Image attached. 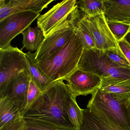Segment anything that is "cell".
<instances>
[{
    "instance_id": "6da1fadb",
    "label": "cell",
    "mask_w": 130,
    "mask_h": 130,
    "mask_svg": "<svg viewBox=\"0 0 130 130\" xmlns=\"http://www.w3.org/2000/svg\"><path fill=\"white\" fill-rule=\"evenodd\" d=\"M71 94L63 80L55 81L41 92L22 117L26 121L75 130L68 119L66 110L67 102Z\"/></svg>"
},
{
    "instance_id": "7a4b0ae2",
    "label": "cell",
    "mask_w": 130,
    "mask_h": 130,
    "mask_svg": "<svg viewBox=\"0 0 130 130\" xmlns=\"http://www.w3.org/2000/svg\"><path fill=\"white\" fill-rule=\"evenodd\" d=\"M84 48L76 33L59 50L38 61L39 68L52 83L65 79L78 68Z\"/></svg>"
},
{
    "instance_id": "3957f363",
    "label": "cell",
    "mask_w": 130,
    "mask_h": 130,
    "mask_svg": "<svg viewBox=\"0 0 130 130\" xmlns=\"http://www.w3.org/2000/svg\"><path fill=\"white\" fill-rule=\"evenodd\" d=\"M78 68L95 74L102 78L130 79V70L119 67L103 51L96 48L84 49Z\"/></svg>"
},
{
    "instance_id": "277c9868",
    "label": "cell",
    "mask_w": 130,
    "mask_h": 130,
    "mask_svg": "<svg viewBox=\"0 0 130 130\" xmlns=\"http://www.w3.org/2000/svg\"><path fill=\"white\" fill-rule=\"evenodd\" d=\"M25 54L12 46L0 49V94L21 73L29 71Z\"/></svg>"
},
{
    "instance_id": "5b68a950",
    "label": "cell",
    "mask_w": 130,
    "mask_h": 130,
    "mask_svg": "<svg viewBox=\"0 0 130 130\" xmlns=\"http://www.w3.org/2000/svg\"><path fill=\"white\" fill-rule=\"evenodd\" d=\"M40 15L32 11L17 13L0 22V49L11 46V41Z\"/></svg>"
},
{
    "instance_id": "8992f818",
    "label": "cell",
    "mask_w": 130,
    "mask_h": 130,
    "mask_svg": "<svg viewBox=\"0 0 130 130\" xmlns=\"http://www.w3.org/2000/svg\"><path fill=\"white\" fill-rule=\"evenodd\" d=\"M76 0H65L55 5L47 12L38 17V26L46 37L55 29L71 18L78 9Z\"/></svg>"
},
{
    "instance_id": "52a82bcc",
    "label": "cell",
    "mask_w": 130,
    "mask_h": 130,
    "mask_svg": "<svg viewBox=\"0 0 130 130\" xmlns=\"http://www.w3.org/2000/svg\"><path fill=\"white\" fill-rule=\"evenodd\" d=\"M74 13L69 20L59 26L45 37L35 53L37 61L45 60L50 57L63 47L74 34L75 31L72 23V18Z\"/></svg>"
},
{
    "instance_id": "ba28073f",
    "label": "cell",
    "mask_w": 130,
    "mask_h": 130,
    "mask_svg": "<svg viewBox=\"0 0 130 130\" xmlns=\"http://www.w3.org/2000/svg\"><path fill=\"white\" fill-rule=\"evenodd\" d=\"M89 103L105 112L116 123L124 130H130V122L123 105L112 94L103 92L99 89L92 94Z\"/></svg>"
},
{
    "instance_id": "9c48e42d",
    "label": "cell",
    "mask_w": 130,
    "mask_h": 130,
    "mask_svg": "<svg viewBox=\"0 0 130 130\" xmlns=\"http://www.w3.org/2000/svg\"><path fill=\"white\" fill-rule=\"evenodd\" d=\"M91 32L96 48L104 51L111 47H118V43L111 32L104 14L94 17H82Z\"/></svg>"
},
{
    "instance_id": "30bf717a",
    "label": "cell",
    "mask_w": 130,
    "mask_h": 130,
    "mask_svg": "<svg viewBox=\"0 0 130 130\" xmlns=\"http://www.w3.org/2000/svg\"><path fill=\"white\" fill-rule=\"evenodd\" d=\"M64 80L72 95L86 96L92 94L100 88L102 77L90 72L81 70L78 68Z\"/></svg>"
},
{
    "instance_id": "8fae6325",
    "label": "cell",
    "mask_w": 130,
    "mask_h": 130,
    "mask_svg": "<svg viewBox=\"0 0 130 130\" xmlns=\"http://www.w3.org/2000/svg\"><path fill=\"white\" fill-rule=\"evenodd\" d=\"M79 130H124L105 112L88 103Z\"/></svg>"
},
{
    "instance_id": "7c38bea8",
    "label": "cell",
    "mask_w": 130,
    "mask_h": 130,
    "mask_svg": "<svg viewBox=\"0 0 130 130\" xmlns=\"http://www.w3.org/2000/svg\"><path fill=\"white\" fill-rule=\"evenodd\" d=\"M55 0H0V22L17 13L32 11L38 13L47 8Z\"/></svg>"
},
{
    "instance_id": "4fadbf2b",
    "label": "cell",
    "mask_w": 130,
    "mask_h": 130,
    "mask_svg": "<svg viewBox=\"0 0 130 130\" xmlns=\"http://www.w3.org/2000/svg\"><path fill=\"white\" fill-rule=\"evenodd\" d=\"M31 80L29 71H23L11 81L4 92L0 94V96H7L19 104L22 109V115L25 106Z\"/></svg>"
},
{
    "instance_id": "5bb4252c",
    "label": "cell",
    "mask_w": 130,
    "mask_h": 130,
    "mask_svg": "<svg viewBox=\"0 0 130 130\" xmlns=\"http://www.w3.org/2000/svg\"><path fill=\"white\" fill-rule=\"evenodd\" d=\"M99 89L103 92L112 94L122 105L130 101V79L102 77Z\"/></svg>"
},
{
    "instance_id": "9a60e30c",
    "label": "cell",
    "mask_w": 130,
    "mask_h": 130,
    "mask_svg": "<svg viewBox=\"0 0 130 130\" xmlns=\"http://www.w3.org/2000/svg\"><path fill=\"white\" fill-rule=\"evenodd\" d=\"M106 20L130 24V0H105Z\"/></svg>"
},
{
    "instance_id": "2e32d148",
    "label": "cell",
    "mask_w": 130,
    "mask_h": 130,
    "mask_svg": "<svg viewBox=\"0 0 130 130\" xmlns=\"http://www.w3.org/2000/svg\"><path fill=\"white\" fill-rule=\"evenodd\" d=\"M22 107L6 95L0 96V128L22 116Z\"/></svg>"
},
{
    "instance_id": "e0dca14e",
    "label": "cell",
    "mask_w": 130,
    "mask_h": 130,
    "mask_svg": "<svg viewBox=\"0 0 130 130\" xmlns=\"http://www.w3.org/2000/svg\"><path fill=\"white\" fill-rule=\"evenodd\" d=\"M72 23L75 33L81 41L84 49L96 48L93 37L82 17H80L79 10L73 15Z\"/></svg>"
},
{
    "instance_id": "ac0fdd59",
    "label": "cell",
    "mask_w": 130,
    "mask_h": 130,
    "mask_svg": "<svg viewBox=\"0 0 130 130\" xmlns=\"http://www.w3.org/2000/svg\"><path fill=\"white\" fill-rule=\"evenodd\" d=\"M31 80L39 87L41 92L46 90L52 82L42 73L37 64L35 53L29 51L25 54Z\"/></svg>"
},
{
    "instance_id": "d6986e66",
    "label": "cell",
    "mask_w": 130,
    "mask_h": 130,
    "mask_svg": "<svg viewBox=\"0 0 130 130\" xmlns=\"http://www.w3.org/2000/svg\"><path fill=\"white\" fill-rule=\"evenodd\" d=\"M23 36V47L26 50L33 51H37L45 37L42 30L38 26H29L22 33Z\"/></svg>"
},
{
    "instance_id": "ffe728a7",
    "label": "cell",
    "mask_w": 130,
    "mask_h": 130,
    "mask_svg": "<svg viewBox=\"0 0 130 130\" xmlns=\"http://www.w3.org/2000/svg\"><path fill=\"white\" fill-rule=\"evenodd\" d=\"M76 98L71 94L67 102L66 110L70 122L75 130H79L83 123V110L78 105Z\"/></svg>"
},
{
    "instance_id": "44dd1931",
    "label": "cell",
    "mask_w": 130,
    "mask_h": 130,
    "mask_svg": "<svg viewBox=\"0 0 130 130\" xmlns=\"http://www.w3.org/2000/svg\"><path fill=\"white\" fill-rule=\"evenodd\" d=\"M77 5L85 17H94L105 13V0H81L77 2Z\"/></svg>"
},
{
    "instance_id": "7402d4cb",
    "label": "cell",
    "mask_w": 130,
    "mask_h": 130,
    "mask_svg": "<svg viewBox=\"0 0 130 130\" xmlns=\"http://www.w3.org/2000/svg\"><path fill=\"white\" fill-rule=\"evenodd\" d=\"M103 51L115 63L122 68L130 70V63L119 47L110 48Z\"/></svg>"
},
{
    "instance_id": "603a6c76",
    "label": "cell",
    "mask_w": 130,
    "mask_h": 130,
    "mask_svg": "<svg viewBox=\"0 0 130 130\" xmlns=\"http://www.w3.org/2000/svg\"><path fill=\"white\" fill-rule=\"evenodd\" d=\"M108 26L118 42L124 38L130 29V24L106 20Z\"/></svg>"
},
{
    "instance_id": "cb8c5ba5",
    "label": "cell",
    "mask_w": 130,
    "mask_h": 130,
    "mask_svg": "<svg viewBox=\"0 0 130 130\" xmlns=\"http://www.w3.org/2000/svg\"><path fill=\"white\" fill-rule=\"evenodd\" d=\"M41 92L36 84L31 80L26 98V105L22 115L31 107Z\"/></svg>"
},
{
    "instance_id": "d4e9b609",
    "label": "cell",
    "mask_w": 130,
    "mask_h": 130,
    "mask_svg": "<svg viewBox=\"0 0 130 130\" xmlns=\"http://www.w3.org/2000/svg\"><path fill=\"white\" fill-rule=\"evenodd\" d=\"M25 121L26 122L25 130H71L50 126L31 121Z\"/></svg>"
},
{
    "instance_id": "484cf974",
    "label": "cell",
    "mask_w": 130,
    "mask_h": 130,
    "mask_svg": "<svg viewBox=\"0 0 130 130\" xmlns=\"http://www.w3.org/2000/svg\"><path fill=\"white\" fill-rule=\"evenodd\" d=\"M26 122L22 116L0 128V130H25Z\"/></svg>"
},
{
    "instance_id": "4316f807",
    "label": "cell",
    "mask_w": 130,
    "mask_h": 130,
    "mask_svg": "<svg viewBox=\"0 0 130 130\" xmlns=\"http://www.w3.org/2000/svg\"><path fill=\"white\" fill-rule=\"evenodd\" d=\"M119 46L130 63V44L124 38L118 42Z\"/></svg>"
},
{
    "instance_id": "83f0119b",
    "label": "cell",
    "mask_w": 130,
    "mask_h": 130,
    "mask_svg": "<svg viewBox=\"0 0 130 130\" xmlns=\"http://www.w3.org/2000/svg\"><path fill=\"white\" fill-rule=\"evenodd\" d=\"M128 119L130 122V101L125 105H123Z\"/></svg>"
},
{
    "instance_id": "f1b7e54d",
    "label": "cell",
    "mask_w": 130,
    "mask_h": 130,
    "mask_svg": "<svg viewBox=\"0 0 130 130\" xmlns=\"http://www.w3.org/2000/svg\"><path fill=\"white\" fill-rule=\"evenodd\" d=\"M130 44V31L126 35L124 38Z\"/></svg>"
},
{
    "instance_id": "f546056e",
    "label": "cell",
    "mask_w": 130,
    "mask_h": 130,
    "mask_svg": "<svg viewBox=\"0 0 130 130\" xmlns=\"http://www.w3.org/2000/svg\"><path fill=\"white\" fill-rule=\"evenodd\" d=\"M130 30H129V32H130Z\"/></svg>"
}]
</instances>
